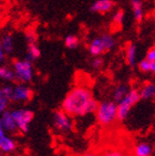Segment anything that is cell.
Wrapping results in <instances>:
<instances>
[{
	"label": "cell",
	"mask_w": 155,
	"mask_h": 156,
	"mask_svg": "<svg viewBox=\"0 0 155 156\" xmlns=\"http://www.w3.org/2000/svg\"><path fill=\"white\" fill-rule=\"evenodd\" d=\"M99 102L92 91L85 87H75L62 101V110L71 117H83L94 113Z\"/></svg>",
	"instance_id": "1"
},
{
	"label": "cell",
	"mask_w": 155,
	"mask_h": 156,
	"mask_svg": "<svg viewBox=\"0 0 155 156\" xmlns=\"http://www.w3.org/2000/svg\"><path fill=\"white\" fill-rule=\"evenodd\" d=\"M96 121L100 125L107 127L116 121V103L112 100H105L98 104L96 110Z\"/></svg>",
	"instance_id": "2"
},
{
	"label": "cell",
	"mask_w": 155,
	"mask_h": 156,
	"mask_svg": "<svg viewBox=\"0 0 155 156\" xmlns=\"http://www.w3.org/2000/svg\"><path fill=\"white\" fill-rule=\"evenodd\" d=\"M141 100L139 89H130L126 95L119 103H116V120L124 122L128 117L132 108Z\"/></svg>",
	"instance_id": "3"
},
{
	"label": "cell",
	"mask_w": 155,
	"mask_h": 156,
	"mask_svg": "<svg viewBox=\"0 0 155 156\" xmlns=\"http://www.w3.org/2000/svg\"><path fill=\"white\" fill-rule=\"evenodd\" d=\"M12 71L15 73L16 81H19V83L22 84L30 83L33 80V76H34L33 64L28 59L13 60V62H12Z\"/></svg>",
	"instance_id": "4"
},
{
	"label": "cell",
	"mask_w": 155,
	"mask_h": 156,
	"mask_svg": "<svg viewBox=\"0 0 155 156\" xmlns=\"http://www.w3.org/2000/svg\"><path fill=\"white\" fill-rule=\"evenodd\" d=\"M11 114L13 120L16 122V125L18 127V132L21 133H28L30 129V125L32 122L34 113L30 108H16L12 110Z\"/></svg>",
	"instance_id": "5"
},
{
	"label": "cell",
	"mask_w": 155,
	"mask_h": 156,
	"mask_svg": "<svg viewBox=\"0 0 155 156\" xmlns=\"http://www.w3.org/2000/svg\"><path fill=\"white\" fill-rule=\"evenodd\" d=\"M52 120H53V125L54 127L62 133L70 132L73 126V122H72V117L68 115L66 112L63 111L62 108L57 110L53 112L52 115Z\"/></svg>",
	"instance_id": "6"
},
{
	"label": "cell",
	"mask_w": 155,
	"mask_h": 156,
	"mask_svg": "<svg viewBox=\"0 0 155 156\" xmlns=\"http://www.w3.org/2000/svg\"><path fill=\"white\" fill-rule=\"evenodd\" d=\"M33 92L27 84L19 83L12 87L11 101L16 103H26L32 99Z\"/></svg>",
	"instance_id": "7"
},
{
	"label": "cell",
	"mask_w": 155,
	"mask_h": 156,
	"mask_svg": "<svg viewBox=\"0 0 155 156\" xmlns=\"http://www.w3.org/2000/svg\"><path fill=\"white\" fill-rule=\"evenodd\" d=\"M17 142L11 137V136L7 135L5 129L0 125V151L3 154H9L15 152L17 150Z\"/></svg>",
	"instance_id": "8"
},
{
	"label": "cell",
	"mask_w": 155,
	"mask_h": 156,
	"mask_svg": "<svg viewBox=\"0 0 155 156\" xmlns=\"http://www.w3.org/2000/svg\"><path fill=\"white\" fill-rule=\"evenodd\" d=\"M0 125L5 129L6 133L16 134V133L18 132V127H17L15 120L12 117L11 111H9V110H6L2 114L0 115Z\"/></svg>",
	"instance_id": "9"
},
{
	"label": "cell",
	"mask_w": 155,
	"mask_h": 156,
	"mask_svg": "<svg viewBox=\"0 0 155 156\" xmlns=\"http://www.w3.org/2000/svg\"><path fill=\"white\" fill-rule=\"evenodd\" d=\"M114 7H115V2L113 0H96L91 5L90 11L104 15V13H109L110 11H112Z\"/></svg>",
	"instance_id": "10"
},
{
	"label": "cell",
	"mask_w": 155,
	"mask_h": 156,
	"mask_svg": "<svg viewBox=\"0 0 155 156\" xmlns=\"http://www.w3.org/2000/svg\"><path fill=\"white\" fill-rule=\"evenodd\" d=\"M27 43H28V47H27V59L30 60L31 62L37 59L40 58L41 55V51H40V48L38 47L37 44V39L36 37L33 36V34H27Z\"/></svg>",
	"instance_id": "11"
},
{
	"label": "cell",
	"mask_w": 155,
	"mask_h": 156,
	"mask_svg": "<svg viewBox=\"0 0 155 156\" xmlns=\"http://www.w3.org/2000/svg\"><path fill=\"white\" fill-rule=\"evenodd\" d=\"M11 85H5L0 87V111L2 113L8 110L9 103L11 101Z\"/></svg>",
	"instance_id": "12"
},
{
	"label": "cell",
	"mask_w": 155,
	"mask_h": 156,
	"mask_svg": "<svg viewBox=\"0 0 155 156\" xmlns=\"http://www.w3.org/2000/svg\"><path fill=\"white\" fill-rule=\"evenodd\" d=\"M0 45L6 54H11L15 50V37L11 32H6L0 39Z\"/></svg>",
	"instance_id": "13"
},
{
	"label": "cell",
	"mask_w": 155,
	"mask_h": 156,
	"mask_svg": "<svg viewBox=\"0 0 155 156\" xmlns=\"http://www.w3.org/2000/svg\"><path fill=\"white\" fill-rule=\"evenodd\" d=\"M154 150L149 142H139L133 147L134 156H153Z\"/></svg>",
	"instance_id": "14"
},
{
	"label": "cell",
	"mask_w": 155,
	"mask_h": 156,
	"mask_svg": "<svg viewBox=\"0 0 155 156\" xmlns=\"http://www.w3.org/2000/svg\"><path fill=\"white\" fill-rule=\"evenodd\" d=\"M131 8L134 16V20L136 22H142L144 18V6L142 0H130Z\"/></svg>",
	"instance_id": "15"
},
{
	"label": "cell",
	"mask_w": 155,
	"mask_h": 156,
	"mask_svg": "<svg viewBox=\"0 0 155 156\" xmlns=\"http://www.w3.org/2000/svg\"><path fill=\"white\" fill-rule=\"evenodd\" d=\"M139 92L141 100H146V101L153 100L155 96V84L153 82H147L143 84V87L139 90Z\"/></svg>",
	"instance_id": "16"
},
{
	"label": "cell",
	"mask_w": 155,
	"mask_h": 156,
	"mask_svg": "<svg viewBox=\"0 0 155 156\" xmlns=\"http://www.w3.org/2000/svg\"><path fill=\"white\" fill-rule=\"evenodd\" d=\"M89 52L92 57H101L102 54L104 53V48L102 44V41L100 39V37L94 38L92 41L90 42L89 44Z\"/></svg>",
	"instance_id": "17"
},
{
	"label": "cell",
	"mask_w": 155,
	"mask_h": 156,
	"mask_svg": "<svg viewBox=\"0 0 155 156\" xmlns=\"http://www.w3.org/2000/svg\"><path fill=\"white\" fill-rule=\"evenodd\" d=\"M137 47L135 43H128L125 50V61L128 66H134L136 64Z\"/></svg>",
	"instance_id": "18"
},
{
	"label": "cell",
	"mask_w": 155,
	"mask_h": 156,
	"mask_svg": "<svg viewBox=\"0 0 155 156\" xmlns=\"http://www.w3.org/2000/svg\"><path fill=\"white\" fill-rule=\"evenodd\" d=\"M128 85L125 83H121V84H117L115 87H114L113 90V93H112V98H113V100L112 101H114L115 103H119L121 100L124 98V96L126 95V93L128 92Z\"/></svg>",
	"instance_id": "19"
},
{
	"label": "cell",
	"mask_w": 155,
	"mask_h": 156,
	"mask_svg": "<svg viewBox=\"0 0 155 156\" xmlns=\"http://www.w3.org/2000/svg\"><path fill=\"white\" fill-rule=\"evenodd\" d=\"M100 39L102 41V44H103V48H104V52H109V51H112L114 49L116 44V40L113 36H111V34H102L100 37Z\"/></svg>",
	"instance_id": "20"
},
{
	"label": "cell",
	"mask_w": 155,
	"mask_h": 156,
	"mask_svg": "<svg viewBox=\"0 0 155 156\" xmlns=\"http://www.w3.org/2000/svg\"><path fill=\"white\" fill-rule=\"evenodd\" d=\"M137 66H139V70H140V72L144 73V74H147V73H154L155 72V62L147 61L146 59L141 60L140 62L137 63Z\"/></svg>",
	"instance_id": "21"
},
{
	"label": "cell",
	"mask_w": 155,
	"mask_h": 156,
	"mask_svg": "<svg viewBox=\"0 0 155 156\" xmlns=\"http://www.w3.org/2000/svg\"><path fill=\"white\" fill-rule=\"evenodd\" d=\"M0 79L8 82H15L16 76L12 69L6 66H0Z\"/></svg>",
	"instance_id": "22"
},
{
	"label": "cell",
	"mask_w": 155,
	"mask_h": 156,
	"mask_svg": "<svg viewBox=\"0 0 155 156\" xmlns=\"http://www.w3.org/2000/svg\"><path fill=\"white\" fill-rule=\"evenodd\" d=\"M80 44V40L78 38L77 36L74 34H69V36L66 37V39H64V45H66L68 49H77Z\"/></svg>",
	"instance_id": "23"
},
{
	"label": "cell",
	"mask_w": 155,
	"mask_h": 156,
	"mask_svg": "<svg viewBox=\"0 0 155 156\" xmlns=\"http://www.w3.org/2000/svg\"><path fill=\"white\" fill-rule=\"evenodd\" d=\"M123 21H124V11L120 9L114 13L113 18H112V22H113L114 27L120 28L123 24Z\"/></svg>",
	"instance_id": "24"
},
{
	"label": "cell",
	"mask_w": 155,
	"mask_h": 156,
	"mask_svg": "<svg viewBox=\"0 0 155 156\" xmlns=\"http://www.w3.org/2000/svg\"><path fill=\"white\" fill-rule=\"evenodd\" d=\"M103 63H104V61H103V59L101 57H96L91 62V66L94 70H100L103 66Z\"/></svg>",
	"instance_id": "25"
},
{
	"label": "cell",
	"mask_w": 155,
	"mask_h": 156,
	"mask_svg": "<svg viewBox=\"0 0 155 156\" xmlns=\"http://www.w3.org/2000/svg\"><path fill=\"white\" fill-rule=\"evenodd\" d=\"M102 156H126V155L123 151L116 150V148H112V150H107Z\"/></svg>",
	"instance_id": "26"
},
{
	"label": "cell",
	"mask_w": 155,
	"mask_h": 156,
	"mask_svg": "<svg viewBox=\"0 0 155 156\" xmlns=\"http://www.w3.org/2000/svg\"><path fill=\"white\" fill-rule=\"evenodd\" d=\"M145 59L147 61H151V62H155V48L152 47V48H150L146 52V57Z\"/></svg>",
	"instance_id": "27"
},
{
	"label": "cell",
	"mask_w": 155,
	"mask_h": 156,
	"mask_svg": "<svg viewBox=\"0 0 155 156\" xmlns=\"http://www.w3.org/2000/svg\"><path fill=\"white\" fill-rule=\"evenodd\" d=\"M5 59H6V53L3 52L2 48H1V45H0V66H2Z\"/></svg>",
	"instance_id": "28"
},
{
	"label": "cell",
	"mask_w": 155,
	"mask_h": 156,
	"mask_svg": "<svg viewBox=\"0 0 155 156\" xmlns=\"http://www.w3.org/2000/svg\"><path fill=\"white\" fill-rule=\"evenodd\" d=\"M81 156H102V155L96 153V152H88V153L83 154V155H81Z\"/></svg>",
	"instance_id": "29"
},
{
	"label": "cell",
	"mask_w": 155,
	"mask_h": 156,
	"mask_svg": "<svg viewBox=\"0 0 155 156\" xmlns=\"http://www.w3.org/2000/svg\"><path fill=\"white\" fill-rule=\"evenodd\" d=\"M0 156H5V154H3L2 152H1V151H0Z\"/></svg>",
	"instance_id": "30"
},
{
	"label": "cell",
	"mask_w": 155,
	"mask_h": 156,
	"mask_svg": "<svg viewBox=\"0 0 155 156\" xmlns=\"http://www.w3.org/2000/svg\"><path fill=\"white\" fill-rule=\"evenodd\" d=\"M1 114H2V112H1V111H0V115H1Z\"/></svg>",
	"instance_id": "31"
},
{
	"label": "cell",
	"mask_w": 155,
	"mask_h": 156,
	"mask_svg": "<svg viewBox=\"0 0 155 156\" xmlns=\"http://www.w3.org/2000/svg\"><path fill=\"white\" fill-rule=\"evenodd\" d=\"M9 1H15V0H9Z\"/></svg>",
	"instance_id": "32"
}]
</instances>
